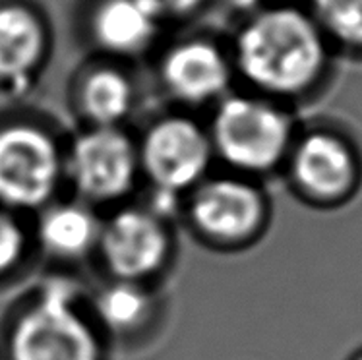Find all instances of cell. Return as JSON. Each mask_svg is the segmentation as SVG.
<instances>
[{
    "label": "cell",
    "mask_w": 362,
    "mask_h": 360,
    "mask_svg": "<svg viewBox=\"0 0 362 360\" xmlns=\"http://www.w3.org/2000/svg\"><path fill=\"white\" fill-rule=\"evenodd\" d=\"M95 252L111 279L148 285L173 252L167 219L151 207H119L101 223Z\"/></svg>",
    "instance_id": "cell-7"
},
{
    "label": "cell",
    "mask_w": 362,
    "mask_h": 360,
    "mask_svg": "<svg viewBox=\"0 0 362 360\" xmlns=\"http://www.w3.org/2000/svg\"><path fill=\"white\" fill-rule=\"evenodd\" d=\"M163 80L178 99L202 103L229 86V64L214 45H178L163 60Z\"/></svg>",
    "instance_id": "cell-11"
},
{
    "label": "cell",
    "mask_w": 362,
    "mask_h": 360,
    "mask_svg": "<svg viewBox=\"0 0 362 360\" xmlns=\"http://www.w3.org/2000/svg\"><path fill=\"white\" fill-rule=\"evenodd\" d=\"M6 351L8 360H103V339L80 287L52 279L14 316Z\"/></svg>",
    "instance_id": "cell-2"
},
{
    "label": "cell",
    "mask_w": 362,
    "mask_h": 360,
    "mask_svg": "<svg viewBox=\"0 0 362 360\" xmlns=\"http://www.w3.org/2000/svg\"><path fill=\"white\" fill-rule=\"evenodd\" d=\"M347 360H362V349H358V351H355V353L351 354Z\"/></svg>",
    "instance_id": "cell-19"
},
{
    "label": "cell",
    "mask_w": 362,
    "mask_h": 360,
    "mask_svg": "<svg viewBox=\"0 0 362 360\" xmlns=\"http://www.w3.org/2000/svg\"><path fill=\"white\" fill-rule=\"evenodd\" d=\"M64 173L81 202L93 207L115 204L138 178V147L115 126H95L74 141Z\"/></svg>",
    "instance_id": "cell-8"
},
{
    "label": "cell",
    "mask_w": 362,
    "mask_h": 360,
    "mask_svg": "<svg viewBox=\"0 0 362 360\" xmlns=\"http://www.w3.org/2000/svg\"><path fill=\"white\" fill-rule=\"evenodd\" d=\"M95 207L86 202H51L39 209L35 238L45 254L62 262H76L97 250L101 233Z\"/></svg>",
    "instance_id": "cell-10"
},
{
    "label": "cell",
    "mask_w": 362,
    "mask_h": 360,
    "mask_svg": "<svg viewBox=\"0 0 362 360\" xmlns=\"http://www.w3.org/2000/svg\"><path fill=\"white\" fill-rule=\"evenodd\" d=\"M157 298L146 283L111 279L91 301V318L105 333L134 337L156 318Z\"/></svg>",
    "instance_id": "cell-12"
},
{
    "label": "cell",
    "mask_w": 362,
    "mask_h": 360,
    "mask_svg": "<svg viewBox=\"0 0 362 360\" xmlns=\"http://www.w3.org/2000/svg\"><path fill=\"white\" fill-rule=\"evenodd\" d=\"M188 217L196 233L225 248H243L266 233L272 206L250 177L227 175L202 180L188 198Z\"/></svg>",
    "instance_id": "cell-5"
},
{
    "label": "cell",
    "mask_w": 362,
    "mask_h": 360,
    "mask_svg": "<svg viewBox=\"0 0 362 360\" xmlns=\"http://www.w3.org/2000/svg\"><path fill=\"white\" fill-rule=\"evenodd\" d=\"M45 52V31L22 6H0V80H20L37 66Z\"/></svg>",
    "instance_id": "cell-14"
},
{
    "label": "cell",
    "mask_w": 362,
    "mask_h": 360,
    "mask_svg": "<svg viewBox=\"0 0 362 360\" xmlns=\"http://www.w3.org/2000/svg\"><path fill=\"white\" fill-rule=\"evenodd\" d=\"M332 51L310 10L281 4L246 22L237 41V64L262 93L295 99L322 86Z\"/></svg>",
    "instance_id": "cell-1"
},
{
    "label": "cell",
    "mask_w": 362,
    "mask_h": 360,
    "mask_svg": "<svg viewBox=\"0 0 362 360\" xmlns=\"http://www.w3.org/2000/svg\"><path fill=\"white\" fill-rule=\"evenodd\" d=\"M308 10L332 47L362 52V0H310Z\"/></svg>",
    "instance_id": "cell-16"
},
{
    "label": "cell",
    "mask_w": 362,
    "mask_h": 360,
    "mask_svg": "<svg viewBox=\"0 0 362 360\" xmlns=\"http://www.w3.org/2000/svg\"><path fill=\"white\" fill-rule=\"evenodd\" d=\"M159 18L149 0H105L93 16V35L107 51H140L151 41Z\"/></svg>",
    "instance_id": "cell-13"
},
{
    "label": "cell",
    "mask_w": 362,
    "mask_h": 360,
    "mask_svg": "<svg viewBox=\"0 0 362 360\" xmlns=\"http://www.w3.org/2000/svg\"><path fill=\"white\" fill-rule=\"evenodd\" d=\"M283 170L296 198L322 211L345 207L362 186L358 147L332 126H314L296 134Z\"/></svg>",
    "instance_id": "cell-4"
},
{
    "label": "cell",
    "mask_w": 362,
    "mask_h": 360,
    "mask_svg": "<svg viewBox=\"0 0 362 360\" xmlns=\"http://www.w3.org/2000/svg\"><path fill=\"white\" fill-rule=\"evenodd\" d=\"M159 16H182L200 6L202 0H149Z\"/></svg>",
    "instance_id": "cell-18"
},
{
    "label": "cell",
    "mask_w": 362,
    "mask_h": 360,
    "mask_svg": "<svg viewBox=\"0 0 362 360\" xmlns=\"http://www.w3.org/2000/svg\"><path fill=\"white\" fill-rule=\"evenodd\" d=\"M28 233L16 211L0 206V277L22 264L28 254Z\"/></svg>",
    "instance_id": "cell-17"
},
{
    "label": "cell",
    "mask_w": 362,
    "mask_h": 360,
    "mask_svg": "<svg viewBox=\"0 0 362 360\" xmlns=\"http://www.w3.org/2000/svg\"><path fill=\"white\" fill-rule=\"evenodd\" d=\"M132 105V86L117 70H97L81 88V107L95 126H115Z\"/></svg>",
    "instance_id": "cell-15"
},
{
    "label": "cell",
    "mask_w": 362,
    "mask_h": 360,
    "mask_svg": "<svg viewBox=\"0 0 362 360\" xmlns=\"http://www.w3.org/2000/svg\"><path fill=\"white\" fill-rule=\"evenodd\" d=\"M64 163L49 134L30 124L0 128V206L43 209L59 190Z\"/></svg>",
    "instance_id": "cell-6"
},
{
    "label": "cell",
    "mask_w": 362,
    "mask_h": 360,
    "mask_svg": "<svg viewBox=\"0 0 362 360\" xmlns=\"http://www.w3.org/2000/svg\"><path fill=\"white\" fill-rule=\"evenodd\" d=\"M288 110L267 97H229L215 112L214 151L243 177L283 170L296 138Z\"/></svg>",
    "instance_id": "cell-3"
},
{
    "label": "cell",
    "mask_w": 362,
    "mask_h": 360,
    "mask_svg": "<svg viewBox=\"0 0 362 360\" xmlns=\"http://www.w3.org/2000/svg\"><path fill=\"white\" fill-rule=\"evenodd\" d=\"M138 155L140 170L153 184L157 198L177 202L206 180L214 146L192 120L167 118L146 134Z\"/></svg>",
    "instance_id": "cell-9"
}]
</instances>
